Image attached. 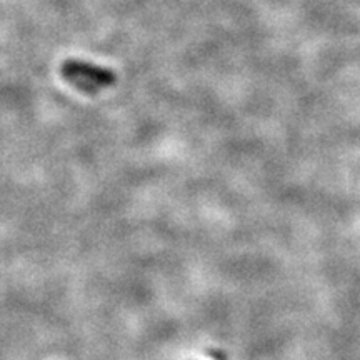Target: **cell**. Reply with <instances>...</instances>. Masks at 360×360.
I'll return each instance as SVG.
<instances>
[{
  "label": "cell",
  "mask_w": 360,
  "mask_h": 360,
  "mask_svg": "<svg viewBox=\"0 0 360 360\" xmlns=\"http://www.w3.org/2000/svg\"><path fill=\"white\" fill-rule=\"evenodd\" d=\"M60 74L67 82L85 94H97L98 89L115 84V74L103 67L84 60H67L60 65Z\"/></svg>",
  "instance_id": "6da1fadb"
}]
</instances>
